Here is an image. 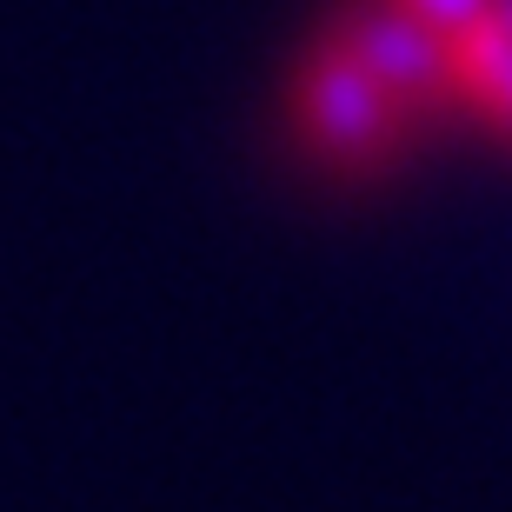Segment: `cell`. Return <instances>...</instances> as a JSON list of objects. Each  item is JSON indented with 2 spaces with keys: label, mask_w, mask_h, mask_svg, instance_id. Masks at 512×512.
<instances>
[{
  "label": "cell",
  "mask_w": 512,
  "mask_h": 512,
  "mask_svg": "<svg viewBox=\"0 0 512 512\" xmlns=\"http://www.w3.org/2000/svg\"><path fill=\"white\" fill-rule=\"evenodd\" d=\"M286 120H293V140H300L333 180H380V173H393L399 160L426 140V133L406 120V107H399L326 27L313 34V47L293 60Z\"/></svg>",
  "instance_id": "obj_1"
}]
</instances>
